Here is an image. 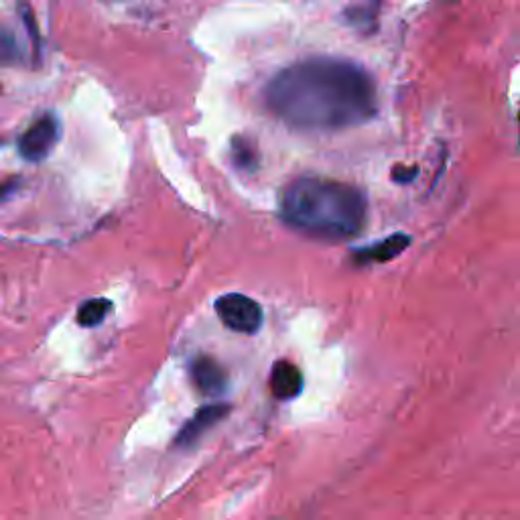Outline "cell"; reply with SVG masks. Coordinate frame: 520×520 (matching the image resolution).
Masks as SVG:
<instances>
[{
    "label": "cell",
    "mask_w": 520,
    "mask_h": 520,
    "mask_svg": "<svg viewBox=\"0 0 520 520\" xmlns=\"http://www.w3.org/2000/svg\"><path fill=\"white\" fill-rule=\"evenodd\" d=\"M271 112L291 128L342 130L376 114V86L362 65L311 57L281 70L267 88Z\"/></svg>",
    "instance_id": "obj_1"
},
{
    "label": "cell",
    "mask_w": 520,
    "mask_h": 520,
    "mask_svg": "<svg viewBox=\"0 0 520 520\" xmlns=\"http://www.w3.org/2000/svg\"><path fill=\"white\" fill-rule=\"evenodd\" d=\"M283 220L301 234L319 240H346L356 236L368 214L364 193L348 183L301 177L281 198Z\"/></svg>",
    "instance_id": "obj_2"
},
{
    "label": "cell",
    "mask_w": 520,
    "mask_h": 520,
    "mask_svg": "<svg viewBox=\"0 0 520 520\" xmlns=\"http://www.w3.org/2000/svg\"><path fill=\"white\" fill-rule=\"evenodd\" d=\"M216 311L226 328L238 334H254L263 325V307L240 293L222 295L216 301Z\"/></svg>",
    "instance_id": "obj_3"
},
{
    "label": "cell",
    "mask_w": 520,
    "mask_h": 520,
    "mask_svg": "<svg viewBox=\"0 0 520 520\" xmlns=\"http://www.w3.org/2000/svg\"><path fill=\"white\" fill-rule=\"evenodd\" d=\"M59 128L53 116L37 118L19 139V151L27 161H41L45 159L53 145L57 143Z\"/></svg>",
    "instance_id": "obj_4"
},
{
    "label": "cell",
    "mask_w": 520,
    "mask_h": 520,
    "mask_svg": "<svg viewBox=\"0 0 520 520\" xmlns=\"http://www.w3.org/2000/svg\"><path fill=\"white\" fill-rule=\"evenodd\" d=\"M191 380L206 397H220L228 388L226 370L210 356H200L191 364Z\"/></svg>",
    "instance_id": "obj_5"
},
{
    "label": "cell",
    "mask_w": 520,
    "mask_h": 520,
    "mask_svg": "<svg viewBox=\"0 0 520 520\" xmlns=\"http://www.w3.org/2000/svg\"><path fill=\"white\" fill-rule=\"evenodd\" d=\"M228 407L226 405H208L204 409H200L198 413L193 415L191 421H187L183 425V429L179 431L177 439H175V447H189L198 439H202V435L212 429L214 425H218L226 415H228Z\"/></svg>",
    "instance_id": "obj_6"
},
{
    "label": "cell",
    "mask_w": 520,
    "mask_h": 520,
    "mask_svg": "<svg viewBox=\"0 0 520 520\" xmlns=\"http://www.w3.org/2000/svg\"><path fill=\"white\" fill-rule=\"evenodd\" d=\"M303 388V374L293 362H277L271 372V393L281 399L289 401L295 399Z\"/></svg>",
    "instance_id": "obj_7"
},
{
    "label": "cell",
    "mask_w": 520,
    "mask_h": 520,
    "mask_svg": "<svg viewBox=\"0 0 520 520\" xmlns=\"http://www.w3.org/2000/svg\"><path fill=\"white\" fill-rule=\"evenodd\" d=\"M409 236L405 234H395L390 236L378 244H372L364 250H360L358 258L362 260V263H382V260H390L395 258L397 254H401L407 246H409Z\"/></svg>",
    "instance_id": "obj_8"
},
{
    "label": "cell",
    "mask_w": 520,
    "mask_h": 520,
    "mask_svg": "<svg viewBox=\"0 0 520 520\" xmlns=\"http://www.w3.org/2000/svg\"><path fill=\"white\" fill-rule=\"evenodd\" d=\"M110 311V301L108 299H90L80 305L78 309V323L84 328H96L100 325Z\"/></svg>",
    "instance_id": "obj_9"
},
{
    "label": "cell",
    "mask_w": 520,
    "mask_h": 520,
    "mask_svg": "<svg viewBox=\"0 0 520 520\" xmlns=\"http://www.w3.org/2000/svg\"><path fill=\"white\" fill-rule=\"evenodd\" d=\"M417 175V169L415 167H411V169H407V167H395V171H393V177H395V181H401V183H405V181H411L413 177Z\"/></svg>",
    "instance_id": "obj_10"
}]
</instances>
